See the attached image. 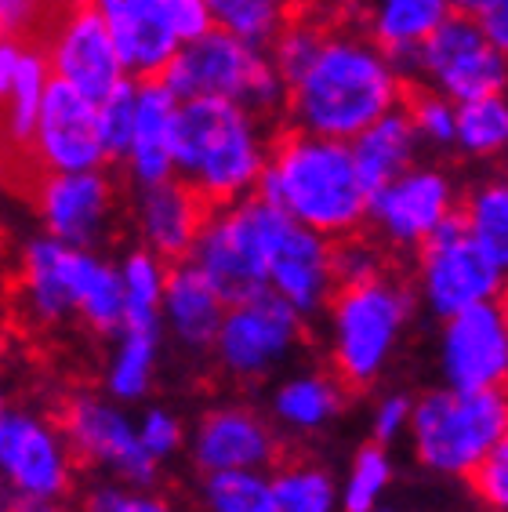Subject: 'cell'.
I'll list each match as a JSON object with an SVG mask.
<instances>
[{"instance_id": "1", "label": "cell", "mask_w": 508, "mask_h": 512, "mask_svg": "<svg viewBox=\"0 0 508 512\" xmlns=\"http://www.w3.org/2000/svg\"><path fill=\"white\" fill-rule=\"evenodd\" d=\"M254 197L280 207L323 240H342L367 226L371 197L356 175L349 142L309 135L291 124L276 128Z\"/></svg>"}, {"instance_id": "2", "label": "cell", "mask_w": 508, "mask_h": 512, "mask_svg": "<svg viewBox=\"0 0 508 512\" xmlns=\"http://www.w3.org/2000/svg\"><path fill=\"white\" fill-rule=\"evenodd\" d=\"M403 80L371 37L331 30L316 59L287 88V124L309 135L352 142L400 106Z\"/></svg>"}, {"instance_id": "3", "label": "cell", "mask_w": 508, "mask_h": 512, "mask_svg": "<svg viewBox=\"0 0 508 512\" xmlns=\"http://www.w3.org/2000/svg\"><path fill=\"white\" fill-rule=\"evenodd\" d=\"M265 146L258 117L229 99H186L178 102L175 178L193 186L211 207H229L254 193L265 171Z\"/></svg>"}, {"instance_id": "4", "label": "cell", "mask_w": 508, "mask_h": 512, "mask_svg": "<svg viewBox=\"0 0 508 512\" xmlns=\"http://www.w3.org/2000/svg\"><path fill=\"white\" fill-rule=\"evenodd\" d=\"M414 313V287L400 269L334 287L331 316V375L345 393H367L389 364L396 338Z\"/></svg>"}, {"instance_id": "5", "label": "cell", "mask_w": 508, "mask_h": 512, "mask_svg": "<svg viewBox=\"0 0 508 512\" xmlns=\"http://www.w3.org/2000/svg\"><path fill=\"white\" fill-rule=\"evenodd\" d=\"M160 80L178 102L229 99L240 102L251 117H276V109L287 113V84L269 55L225 30H211L182 44Z\"/></svg>"}, {"instance_id": "6", "label": "cell", "mask_w": 508, "mask_h": 512, "mask_svg": "<svg viewBox=\"0 0 508 512\" xmlns=\"http://www.w3.org/2000/svg\"><path fill=\"white\" fill-rule=\"evenodd\" d=\"M414 451L421 465L447 476H469L508 433V389L429 393L411 407Z\"/></svg>"}, {"instance_id": "7", "label": "cell", "mask_w": 508, "mask_h": 512, "mask_svg": "<svg viewBox=\"0 0 508 512\" xmlns=\"http://www.w3.org/2000/svg\"><path fill=\"white\" fill-rule=\"evenodd\" d=\"M269 218L273 204L251 193L229 207H218L200 229L189 262L211 280L225 306H240L269 291Z\"/></svg>"}, {"instance_id": "8", "label": "cell", "mask_w": 508, "mask_h": 512, "mask_svg": "<svg viewBox=\"0 0 508 512\" xmlns=\"http://www.w3.org/2000/svg\"><path fill=\"white\" fill-rule=\"evenodd\" d=\"M414 276L432 313L440 316H454L479 302H494L505 287V273L469 237L461 211L443 218L429 233V240L414 247Z\"/></svg>"}, {"instance_id": "9", "label": "cell", "mask_w": 508, "mask_h": 512, "mask_svg": "<svg viewBox=\"0 0 508 512\" xmlns=\"http://www.w3.org/2000/svg\"><path fill=\"white\" fill-rule=\"evenodd\" d=\"M55 425L77 465L106 469L131 491H149L157 483V462L138 440V425L117 404L95 393H69L55 411Z\"/></svg>"}, {"instance_id": "10", "label": "cell", "mask_w": 508, "mask_h": 512, "mask_svg": "<svg viewBox=\"0 0 508 512\" xmlns=\"http://www.w3.org/2000/svg\"><path fill=\"white\" fill-rule=\"evenodd\" d=\"M414 80L429 84L443 99L461 106V102L487 99V95H505L508 59L483 37L476 19L450 11L447 19L418 44Z\"/></svg>"}, {"instance_id": "11", "label": "cell", "mask_w": 508, "mask_h": 512, "mask_svg": "<svg viewBox=\"0 0 508 512\" xmlns=\"http://www.w3.org/2000/svg\"><path fill=\"white\" fill-rule=\"evenodd\" d=\"M0 483L19 498H69L77 462L55 418L26 407L0 414Z\"/></svg>"}, {"instance_id": "12", "label": "cell", "mask_w": 508, "mask_h": 512, "mask_svg": "<svg viewBox=\"0 0 508 512\" xmlns=\"http://www.w3.org/2000/svg\"><path fill=\"white\" fill-rule=\"evenodd\" d=\"M40 48L48 55L51 77L91 102H102L127 80L106 19L98 15L91 0H66L51 15V30Z\"/></svg>"}, {"instance_id": "13", "label": "cell", "mask_w": 508, "mask_h": 512, "mask_svg": "<svg viewBox=\"0 0 508 512\" xmlns=\"http://www.w3.org/2000/svg\"><path fill=\"white\" fill-rule=\"evenodd\" d=\"M33 207L44 226V237L62 240L69 247L95 251L106 244L117 226V182L102 171H73V175H55V171H37L30 186Z\"/></svg>"}, {"instance_id": "14", "label": "cell", "mask_w": 508, "mask_h": 512, "mask_svg": "<svg viewBox=\"0 0 508 512\" xmlns=\"http://www.w3.org/2000/svg\"><path fill=\"white\" fill-rule=\"evenodd\" d=\"M302 342V316L273 291L225 309L215 349L218 364L233 378H265Z\"/></svg>"}, {"instance_id": "15", "label": "cell", "mask_w": 508, "mask_h": 512, "mask_svg": "<svg viewBox=\"0 0 508 512\" xmlns=\"http://www.w3.org/2000/svg\"><path fill=\"white\" fill-rule=\"evenodd\" d=\"M26 164L33 171H55V175L106 168L109 160L102 149V135H98L95 102L51 77L30 149H26Z\"/></svg>"}, {"instance_id": "16", "label": "cell", "mask_w": 508, "mask_h": 512, "mask_svg": "<svg viewBox=\"0 0 508 512\" xmlns=\"http://www.w3.org/2000/svg\"><path fill=\"white\" fill-rule=\"evenodd\" d=\"M458 211L454 182L440 168H411L378 189L367 207L371 233L389 251H414L421 240Z\"/></svg>"}, {"instance_id": "17", "label": "cell", "mask_w": 508, "mask_h": 512, "mask_svg": "<svg viewBox=\"0 0 508 512\" xmlns=\"http://www.w3.org/2000/svg\"><path fill=\"white\" fill-rule=\"evenodd\" d=\"M443 375L458 393L508 389V316L498 298L447 316Z\"/></svg>"}, {"instance_id": "18", "label": "cell", "mask_w": 508, "mask_h": 512, "mask_svg": "<svg viewBox=\"0 0 508 512\" xmlns=\"http://www.w3.org/2000/svg\"><path fill=\"white\" fill-rule=\"evenodd\" d=\"M265 251H269V291L276 298H284L302 320L327 309V298L334 291L331 240L298 226L291 215L273 207Z\"/></svg>"}, {"instance_id": "19", "label": "cell", "mask_w": 508, "mask_h": 512, "mask_svg": "<svg viewBox=\"0 0 508 512\" xmlns=\"http://www.w3.org/2000/svg\"><path fill=\"white\" fill-rule=\"evenodd\" d=\"M291 447L284 436L265 422L251 407H215L200 418L196 429L193 458L204 473H225V469H276Z\"/></svg>"}, {"instance_id": "20", "label": "cell", "mask_w": 508, "mask_h": 512, "mask_svg": "<svg viewBox=\"0 0 508 512\" xmlns=\"http://www.w3.org/2000/svg\"><path fill=\"white\" fill-rule=\"evenodd\" d=\"M215 211L218 207L207 204L182 178H167L160 186L138 189L135 226L142 233L146 251H153L164 266H171V262L189 258L200 229L207 226V218Z\"/></svg>"}, {"instance_id": "21", "label": "cell", "mask_w": 508, "mask_h": 512, "mask_svg": "<svg viewBox=\"0 0 508 512\" xmlns=\"http://www.w3.org/2000/svg\"><path fill=\"white\" fill-rule=\"evenodd\" d=\"M73 258L77 247L51 237L26 240L19 255V302L37 327H59L77 320L73 302Z\"/></svg>"}, {"instance_id": "22", "label": "cell", "mask_w": 508, "mask_h": 512, "mask_svg": "<svg viewBox=\"0 0 508 512\" xmlns=\"http://www.w3.org/2000/svg\"><path fill=\"white\" fill-rule=\"evenodd\" d=\"M175 113L178 99L171 95L164 80H138L135 95V128L127 146L124 168L135 189L160 186L175 178V157H171V138H175Z\"/></svg>"}, {"instance_id": "23", "label": "cell", "mask_w": 508, "mask_h": 512, "mask_svg": "<svg viewBox=\"0 0 508 512\" xmlns=\"http://www.w3.org/2000/svg\"><path fill=\"white\" fill-rule=\"evenodd\" d=\"M225 302L218 298V291L211 287L200 269L182 258L171 262L164 276V316L175 338L186 349H211L218 338V327L225 320Z\"/></svg>"}, {"instance_id": "24", "label": "cell", "mask_w": 508, "mask_h": 512, "mask_svg": "<svg viewBox=\"0 0 508 512\" xmlns=\"http://www.w3.org/2000/svg\"><path fill=\"white\" fill-rule=\"evenodd\" d=\"M352 160H356V175H360L367 197H374L378 189H385L392 178H400L403 171L414 168V149H418V135L407 117V109L396 106L381 120H374L371 128L352 138Z\"/></svg>"}, {"instance_id": "25", "label": "cell", "mask_w": 508, "mask_h": 512, "mask_svg": "<svg viewBox=\"0 0 508 512\" xmlns=\"http://www.w3.org/2000/svg\"><path fill=\"white\" fill-rule=\"evenodd\" d=\"M73 302H77V320L91 335L113 338L124 324V280L120 269L109 266L95 251L77 247L73 258Z\"/></svg>"}, {"instance_id": "26", "label": "cell", "mask_w": 508, "mask_h": 512, "mask_svg": "<svg viewBox=\"0 0 508 512\" xmlns=\"http://www.w3.org/2000/svg\"><path fill=\"white\" fill-rule=\"evenodd\" d=\"M51 84V66L48 55L40 44H26L19 62V73L11 80L8 95L0 99V131H4V142L19 160H26V149H30L33 128H37L40 117V102H44V91Z\"/></svg>"}, {"instance_id": "27", "label": "cell", "mask_w": 508, "mask_h": 512, "mask_svg": "<svg viewBox=\"0 0 508 512\" xmlns=\"http://www.w3.org/2000/svg\"><path fill=\"white\" fill-rule=\"evenodd\" d=\"M450 15V0H367V37L385 59L414 51Z\"/></svg>"}, {"instance_id": "28", "label": "cell", "mask_w": 508, "mask_h": 512, "mask_svg": "<svg viewBox=\"0 0 508 512\" xmlns=\"http://www.w3.org/2000/svg\"><path fill=\"white\" fill-rule=\"evenodd\" d=\"M345 389L331 371L323 375H298L284 382L273 396V414L276 422L294 429V433H313L320 425H327L334 414L345 407Z\"/></svg>"}, {"instance_id": "29", "label": "cell", "mask_w": 508, "mask_h": 512, "mask_svg": "<svg viewBox=\"0 0 508 512\" xmlns=\"http://www.w3.org/2000/svg\"><path fill=\"white\" fill-rule=\"evenodd\" d=\"M120 345L106 371V393L117 404H131L142 400L153 385V371H157L160 356V327H138L124 324L120 327Z\"/></svg>"}, {"instance_id": "30", "label": "cell", "mask_w": 508, "mask_h": 512, "mask_svg": "<svg viewBox=\"0 0 508 512\" xmlns=\"http://www.w3.org/2000/svg\"><path fill=\"white\" fill-rule=\"evenodd\" d=\"M458 211L469 237L508 276V182H479L469 197L458 200Z\"/></svg>"}, {"instance_id": "31", "label": "cell", "mask_w": 508, "mask_h": 512, "mask_svg": "<svg viewBox=\"0 0 508 512\" xmlns=\"http://www.w3.org/2000/svg\"><path fill=\"white\" fill-rule=\"evenodd\" d=\"M273 512H334V480L309 458L287 454L269 476Z\"/></svg>"}, {"instance_id": "32", "label": "cell", "mask_w": 508, "mask_h": 512, "mask_svg": "<svg viewBox=\"0 0 508 512\" xmlns=\"http://www.w3.org/2000/svg\"><path fill=\"white\" fill-rule=\"evenodd\" d=\"M164 276L167 266L146 247H135L124 258V266H120V280H124V324L160 327V320H164Z\"/></svg>"}, {"instance_id": "33", "label": "cell", "mask_w": 508, "mask_h": 512, "mask_svg": "<svg viewBox=\"0 0 508 512\" xmlns=\"http://www.w3.org/2000/svg\"><path fill=\"white\" fill-rule=\"evenodd\" d=\"M454 146L469 157H498L508 149V91L458 106Z\"/></svg>"}, {"instance_id": "34", "label": "cell", "mask_w": 508, "mask_h": 512, "mask_svg": "<svg viewBox=\"0 0 508 512\" xmlns=\"http://www.w3.org/2000/svg\"><path fill=\"white\" fill-rule=\"evenodd\" d=\"M204 4L211 11L215 30L233 33V37L247 40L254 48L269 44L287 19L284 0H204Z\"/></svg>"}, {"instance_id": "35", "label": "cell", "mask_w": 508, "mask_h": 512, "mask_svg": "<svg viewBox=\"0 0 508 512\" xmlns=\"http://www.w3.org/2000/svg\"><path fill=\"white\" fill-rule=\"evenodd\" d=\"M400 106L407 109L418 142H432V146L440 149L454 146V135H458V106L450 99H443L440 91H432L429 84H418V80H403Z\"/></svg>"}, {"instance_id": "36", "label": "cell", "mask_w": 508, "mask_h": 512, "mask_svg": "<svg viewBox=\"0 0 508 512\" xmlns=\"http://www.w3.org/2000/svg\"><path fill=\"white\" fill-rule=\"evenodd\" d=\"M204 498L211 512H273L269 476L251 473V469L207 473Z\"/></svg>"}, {"instance_id": "37", "label": "cell", "mask_w": 508, "mask_h": 512, "mask_svg": "<svg viewBox=\"0 0 508 512\" xmlns=\"http://www.w3.org/2000/svg\"><path fill=\"white\" fill-rule=\"evenodd\" d=\"M389 454L381 444H363L352 458V469H349V480H345V491H342V509L345 512H371L378 509L381 494L389 487Z\"/></svg>"}, {"instance_id": "38", "label": "cell", "mask_w": 508, "mask_h": 512, "mask_svg": "<svg viewBox=\"0 0 508 512\" xmlns=\"http://www.w3.org/2000/svg\"><path fill=\"white\" fill-rule=\"evenodd\" d=\"M135 95L138 80L127 77L124 84L109 91L98 106V135H102V149H106L109 164H124L127 146H131V128H135Z\"/></svg>"}, {"instance_id": "39", "label": "cell", "mask_w": 508, "mask_h": 512, "mask_svg": "<svg viewBox=\"0 0 508 512\" xmlns=\"http://www.w3.org/2000/svg\"><path fill=\"white\" fill-rule=\"evenodd\" d=\"M80 512H175V505L149 491H131L124 483H98L91 487Z\"/></svg>"}, {"instance_id": "40", "label": "cell", "mask_w": 508, "mask_h": 512, "mask_svg": "<svg viewBox=\"0 0 508 512\" xmlns=\"http://www.w3.org/2000/svg\"><path fill=\"white\" fill-rule=\"evenodd\" d=\"M465 480H469L472 494H476L487 509L508 512V433H505V440H501V444L494 447L469 476H465Z\"/></svg>"}, {"instance_id": "41", "label": "cell", "mask_w": 508, "mask_h": 512, "mask_svg": "<svg viewBox=\"0 0 508 512\" xmlns=\"http://www.w3.org/2000/svg\"><path fill=\"white\" fill-rule=\"evenodd\" d=\"M138 440H142L149 458L160 465L164 458H171V454L182 447V422H178L171 411L153 407V411H146L142 422H138Z\"/></svg>"}, {"instance_id": "42", "label": "cell", "mask_w": 508, "mask_h": 512, "mask_svg": "<svg viewBox=\"0 0 508 512\" xmlns=\"http://www.w3.org/2000/svg\"><path fill=\"white\" fill-rule=\"evenodd\" d=\"M48 22V0H0V33L15 40H33Z\"/></svg>"}, {"instance_id": "43", "label": "cell", "mask_w": 508, "mask_h": 512, "mask_svg": "<svg viewBox=\"0 0 508 512\" xmlns=\"http://www.w3.org/2000/svg\"><path fill=\"white\" fill-rule=\"evenodd\" d=\"M167 22H171V30L182 44L189 40H200L204 33L215 30V22H211V11H207L204 0H167Z\"/></svg>"}, {"instance_id": "44", "label": "cell", "mask_w": 508, "mask_h": 512, "mask_svg": "<svg viewBox=\"0 0 508 512\" xmlns=\"http://www.w3.org/2000/svg\"><path fill=\"white\" fill-rule=\"evenodd\" d=\"M407 422H411V400L407 396H389L374 414V444L385 447L389 440H396Z\"/></svg>"}, {"instance_id": "45", "label": "cell", "mask_w": 508, "mask_h": 512, "mask_svg": "<svg viewBox=\"0 0 508 512\" xmlns=\"http://www.w3.org/2000/svg\"><path fill=\"white\" fill-rule=\"evenodd\" d=\"M476 22H479V30H483V37L508 59V0H494Z\"/></svg>"}, {"instance_id": "46", "label": "cell", "mask_w": 508, "mask_h": 512, "mask_svg": "<svg viewBox=\"0 0 508 512\" xmlns=\"http://www.w3.org/2000/svg\"><path fill=\"white\" fill-rule=\"evenodd\" d=\"M26 44L30 40H0V99L8 95L11 80H15V73H19V62H22V51H26Z\"/></svg>"}, {"instance_id": "47", "label": "cell", "mask_w": 508, "mask_h": 512, "mask_svg": "<svg viewBox=\"0 0 508 512\" xmlns=\"http://www.w3.org/2000/svg\"><path fill=\"white\" fill-rule=\"evenodd\" d=\"M11 512H80L66 502V498H19L11 502Z\"/></svg>"}, {"instance_id": "48", "label": "cell", "mask_w": 508, "mask_h": 512, "mask_svg": "<svg viewBox=\"0 0 508 512\" xmlns=\"http://www.w3.org/2000/svg\"><path fill=\"white\" fill-rule=\"evenodd\" d=\"M490 4H494V0H450V11H458V15H469V19H479V15H483Z\"/></svg>"}, {"instance_id": "49", "label": "cell", "mask_w": 508, "mask_h": 512, "mask_svg": "<svg viewBox=\"0 0 508 512\" xmlns=\"http://www.w3.org/2000/svg\"><path fill=\"white\" fill-rule=\"evenodd\" d=\"M11 353V338H8V327L0 324V367H4V360H8Z\"/></svg>"}, {"instance_id": "50", "label": "cell", "mask_w": 508, "mask_h": 512, "mask_svg": "<svg viewBox=\"0 0 508 512\" xmlns=\"http://www.w3.org/2000/svg\"><path fill=\"white\" fill-rule=\"evenodd\" d=\"M11 502H15V494H11L8 487L0 483V512H11Z\"/></svg>"}, {"instance_id": "51", "label": "cell", "mask_w": 508, "mask_h": 512, "mask_svg": "<svg viewBox=\"0 0 508 512\" xmlns=\"http://www.w3.org/2000/svg\"><path fill=\"white\" fill-rule=\"evenodd\" d=\"M11 407V396H8V389H4V385H0V414L8 411Z\"/></svg>"}, {"instance_id": "52", "label": "cell", "mask_w": 508, "mask_h": 512, "mask_svg": "<svg viewBox=\"0 0 508 512\" xmlns=\"http://www.w3.org/2000/svg\"><path fill=\"white\" fill-rule=\"evenodd\" d=\"M4 160H8V142H4V131H0V168H4Z\"/></svg>"}, {"instance_id": "53", "label": "cell", "mask_w": 508, "mask_h": 512, "mask_svg": "<svg viewBox=\"0 0 508 512\" xmlns=\"http://www.w3.org/2000/svg\"><path fill=\"white\" fill-rule=\"evenodd\" d=\"M498 302H501V309H505V316H508V284L501 287V295H498Z\"/></svg>"}, {"instance_id": "54", "label": "cell", "mask_w": 508, "mask_h": 512, "mask_svg": "<svg viewBox=\"0 0 508 512\" xmlns=\"http://www.w3.org/2000/svg\"><path fill=\"white\" fill-rule=\"evenodd\" d=\"M371 512H385V509H371Z\"/></svg>"}]
</instances>
